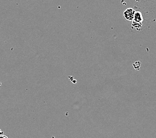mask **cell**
I'll return each instance as SVG.
<instances>
[{
	"instance_id": "5b68a950",
	"label": "cell",
	"mask_w": 156,
	"mask_h": 138,
	"mask_svg": "<svg viewBox=\"0 0 156 138\" xmlns=\"http://www.w3.org/2000/svg\"><path fill=\"white\" fill-rule=\"evenodd\" d=\"M0 138H8V137L5 135H1V136H0Z\"/></svg>"
},
{
	"instance_id": "3957f363",
	"label": "cell",
	"mask_w": 156,
	"mask_h": 138,
	"mask_svg": "<svg viewBox=\"0 0 156 138\" xmlns=\"http://www.w3.org/2000/svg\"><path fill=\"white\" fill-rule=\"evenodd\" d=\"M132 28L136 29L138 31H140L142 27V23H137L133 21L132 23Z\"/></svg>"
},
{
	"instance_id": "7a4b0ae2",
	"label": "cell",
	"mask_w": 156,
	"mask_h": 138,
	"mask_svg": "<svg viewBox=\"0 0 156 138\" xmlns=\"http://www.w3.org/2000/svg\"><path fill=\"white\" fill-rule=\"evenodd\" d=\"M134 21H136L137 23H142L143 21V18L142 16V13L140 11H136L134 15Z\"/></svg>"
},
{
	"instance_id": "277c9868",
	"label": "cell",
	"mask_w": 156,
	"mask_h": 138,
	"mask_svg": "<svg viewBox=\"0 0 156 138\" xmlns=\"http://www.w3.org/2000/svg\"><path fill=\"white\" fill-rule=\"evenodd\" d=\"M141 66V63L140 61H136L133 64V67L136 69V70H140Z\"/></svg>"
},
{
	"instance_id": "6da1fadb",
	"label": "cell",
	"mask_w": 156,
	"mask_h": 138,
	"mask_svg": "<svg viewBox=\"0 0 156 138\" xmlns=\"http://www.w3.org/2000/svg\"><path fill=\"white\" fill-rule=\"evenodd\" d=\"M136 13V11H135L134 9L132 8H128L123 11V17L127 20V21H133L134 15Z\"/></svg>"
}]
</instances>
